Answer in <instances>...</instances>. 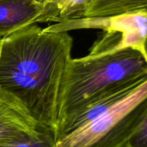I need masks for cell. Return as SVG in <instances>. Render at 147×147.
I'll return each mask as SVG.
<instances>
[{"label": "cell", "instance_id": "obj_7", "mask_svg": "<svg viewBox=\"0 0 147 147\" xmlns=\"http://www.w3.org/2000/svg\"><path fill=\"white\" fill-rule=\"evenodd\" d=\"M43 3L35 0H0V38L40 23Z\"/></svg>", "mask_w": 147, "mask_h": 147}, {"label": "cell", "instance_id": "obj_13", "mask_svg": "<svg viewBox=\"0 0 147 147\" xmlns=\"http://www.w3.org/2000/svg\"><path fill=\"white\" fill-rule=\"evenodd\" d=\"M35 1H37V2H39V3H43L45 1V0H35Z\"/></svg>", "mask_w": 147, "mask_h": 147}, {"label": "cell", "instance_id": "obj_12", "mask_svg": "<svg viewBox=\"0 0 147 147\" xmlns=\"http://www.w3.org/2000/svg\"><path fill=\"white\" fill-rule=\"evenodd\" d=\"M3 39L0 38V56H1V46H2Z\"/></svg>", "mask_w": 147, "mask_h": 147}, {"label": "cell", "instance_id": "obj_2", "mask_svg": "<svg viewBox=\"0 0 147 147\" xmlns=\"http://www.w3.org/2000/svg\"><path fill=\"white\" fill-rule=\"evenodd\" d=\"M90 50L87 56L72 58L69 62L57 126L119 84L147 74V59L139 50L131 48L100 50L93 47Z\"/></svg>", "mask_w": 147, "mask_h": 147}, {"label": "cell", "instance_id": "obj_3", "mask_svg": "<svg viewBox=\"0 0 147 147\" xmlns=\"http://www.w3.org/2000/svg\"><path fill=\"white\" fill-rule=\"evenodd\" d=\"M147 112V79L93 122L55 140L56 147H125Z\"/></svg>", "mask_w": 147, "mask_h": 147}, {"label": "cell", "instance_id": "obj_10", "mask_svg": "<svg viewBox=\"0 0 147 147\" xmlns=\"http://www.w3.org/2000/svg\"><path fill=\"white\" fill-rule=\"evenodd\" d=\"M125 147H147V112L143 122L129 138Z\"/></svg>", "mask_w": 147, "mask_h": 147}, {"label": "cell", "instance_id": "obj_11", "mask_svg": "<svg viewBox=\"0 0 147 147\" xmlns=\"http://www.w3.org/2000/svg\"><path fill=\"white\" fill-rule=\"evenodd\" d=\"M144 50H145V53H146V57H147V38H146V42H145V44H144Z\"/></svg>", "mask_w": 147, "mask_h": 147}, {"label": "cell", "instance_id": "obj_6", "mask_svg": "<svg viewBox=\"0 0 147 147\" xmlns=\"http://www.w3.org/2000/svg\"><path fill=\"white\" fill-rule=\"evenodd\" d=\"M43 130L20 102L0 90V146L37 136Z\"/></svg>", "mask_w": 147, "mask_h": 147}, {"label": "cell", "instance_id": "obj_5", "mask_svg": "<svg viewBox=\"0 0 147 147\" xmlns=\"http://www.w3.org/2000/svg\"><path fill=\"white\" fill-rule=\"evenodd\" d=\"M146 79L147 74L125 81L93 99L59 124L55 132V140L94 121L110 110Z\"/></svg>", "mask_w": 147, "mask_h": 147}, {"label": "cell", "instance_id": "obj_8", "mask_svg": "<svg viewBox=\"0 0 147 147\" xmlns=\"http://www.w3.org/2000/svg\"><path fill=\"white\" fill-rule=\"evenodd\" d=\"M147 10V0H90L82 17H108Z\"/></svg>", "mask_w": 147, "mask_h": 147}, {"label": "cell", "instance_id": "obj_1", "mask_svg": "<svg viewBox=\"0 0 147 147\" xmlns=\"http://www.w3.org/2000/svg\"><path fill=\"white\" fill-rule=\"evenodd\" d=\"M73 38L38 24L3 38L0 90L13 97L45 129L55 132Z\"/></svg>", "mask_w": 147, "mask_h": 147}, {"label": "cell", "instance_id": "obj_9", "mask_svg": "<svg viewBox=\"0 0 147 147\" xmlns=\"http://www.w3.org/2000/svg\"><path fill=\"white\" fill-rule=\"evenodd\" d=\"M0 147H56L53 131L45 129L37 136L27 138L23 141Z\"/></svg>", "mask_w": 147, "mask_h": 147}, {"label": "cell", "instance_id": "obj_4", "mask_svg": "<svg viewBox=\"0 0 147 147\" xmlns=\"http://www.w3.org/2000/svg\"><path fill=\"white\" fill-rule=\"evenodd\" d=\"M81 29H101L106 33H119L121 35V38L116 49L131 48L142 52L146 57L144 44L147 38V10L108 17L63 20L45 27L44 30L69 32Z\"/></svg>", "mask_w": 147, "mask_h": 147}]
</instances>
